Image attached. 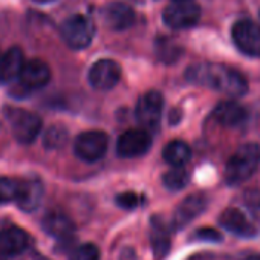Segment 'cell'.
I'll list each match as a JSON object with an SVG mask.
<instances>
[{
    "instance_id": "6da1fadb",
    "label": "cell",
    "mask_w": 260,
    "mask_h": 260,
    "mask_svg": "<svg viewBox=\"0 0 260 260\" xmlns=\"http://www.w3.org/2000/svg\"><path fill=\"white\" fill-rule=\"evenodd\" d=\"M185 78L193 84L210 87L230 96H242L248 90V81L240 72L219 63L193 64L187 69Z\"/></svg>"
},
{
    "instance_id": "7a4b0ae2",
    "label": "cell",
    "mask_w": 260,
    "mask_h": 260,
    "mask_svg": "<svg viewBox=\"0 0 260 260\" xmlns=\"http://www.w3.org/2000/svg\"><path fill=\"white\" fill-rule=\"evenodd\" d=\"M260 164V146L248 143L240 146L228 159L225 167V181L230 185H239L249 179Z\"/></svg>"
},
{
    "instance_id": "3957f363",
    "label": "cell",
    "mask_w": 260,
    "mask_h": 260,
    "mask_svg": "<svg viewBox=\"0 0 260 260\" xmlns=\"http://www.w3.org/2000/svg\"><path fill=\"white\" fill-rule=\"evenodd\" d=\"M93 36H95L93 22L83 14L71 16L61 25V37L66 42V45L72 49L87 48L92 43Z\"/></svg>"
},
{
    "instance_id": "277c9868",
    "label": "cell",
    "mask_w": 260,
    "mask_h": 260,
    "mask_svg": "<svg viewBox=\"0 0 260 260\" xmlns=\"http://www.w3.org/2000/svg\"><path fill=\"white\" fill-rule=\"evenodd\" d=\"M8 121L14 138L22 144H31L42 130V119L39 115L23 109H8Z\"/></svg>"
},
{
    "instance_id": "5b68a950",
    "label": "cell",
    "mask_w": 260,
    "mask_h": 260,
    "mask_svg": "<svg viewBox=\"0 0 260 260\" xmlns=\"http://www.w3.org/2000/svg\"><path fill=\"white\" fill-rule=\"evenodd\" d=\"M107 146H109V138L104 132L89 130V132H83L77 137L74 143V153L81 161L95 162L106 155Z\"/></svg>"
},
{
    "instance_id": "8992f818",
    "label": "cell",
    "mask_w": 260,
    "mask_h": 260,
    "mask_svg": "<svg viewBox=\"0 0 260 260\" xmlns=\"http://www.w3.org/2000/svg\"><path fill=\"white\" fill-rule=\"evenodd\" d=\"M201 19V8L191 0L173 2L164 10L162 20L172 29H187L194 26Z\"/></svg>"
},
{
    "instance_id": "52a82bcc",
    "label": "cell",
    "mask_w": 260,
    "mask_h": 260,
    "mask_svg": "<svg viewBox=\"0 0 260 260\" xmlns=\"http://www.w3.org/2000/svg\"><path fill=\"white\" fill-rule=\"evenodd\" d=\"M237 49L249 57H260V26L251 20H239L231 29Z\"/></svg>"
},
{
    "instance_id": "ba28073f",
    "label": "cell",
    "mask_w": 260,
    "mask_h": 260,
    "mask_svg": "<svg viewBox=\"0 0 260 260\" xmlns=\"http://www.w3.org/2000/svg\"><path fill=\"white\" fill-rule=\"evenodd\" d=\"M152 137L144 128H130L124 132L116 144V152L121 158H137L149 152Z\"/></svg>"
},
{
    "instance_id": "9c48e42d",
    "label": "cell",
    "mask_w": 260,
    "mask_h": 260,
    "mask_svg": "<svg viewBox=\"0 0 260 260\" xmlns=\"http://www.w3.org/2000/svg\"><path fill=\"white\" fill-rule=\"evenodd\" d=\"M121 78V68L116 61L103 58L92 64L89 69V83L93 89L110 90Z\"/></svg>"
},
{
    "instance_id": "30bf717a",
    "label": "cell",
    "mask_w": 260,
    "mask_h": 260,
    "mask_svg": "<svg viewBox=\"0 0 260 260\" xmlns=\"http://www.w3.org/2000/svg\"><path fill=\"white\" fill-rule=\"evenodd\" d=\"M164 100L158 90H149L144 93L137 104V118L146 128H155L162 115Z\"/></svg>"
},
{
    "instance_id": "8fae6325",
    "label": "cell",
    "mask_w": 260,
    "mask_h": 260,
    "mask_svg": "<svg viewBox=\"0 0 260 260\" xmlns=\"http://www.w3.org/2000/svg\"><path fill=\"white\" fill-rule=\"evenodd\" d=\"M101 17L104 25L112 29V31H124L128 29L135 23V11L132 10V7L124 4V2H110L107 4L103 11H101Z\"/></svg>"
},
{
    "instance_id": "7c38bea8",
    "label": "cell",
    "mask_w": 260,
    "mask_h": 260,
    "mask_svg": "<svg viewBox=\"0 0 260 260\" xmlns=\"http://www.w3.org/2000/svg\"><path fill=\"white\" fill-rule=\"evenodd\" d=\"M31 245V237L19 226L0 231V257H14L25 252Z\"/></svg>"
},
{
    "instance_id": "4fadbf2b",
    "label": "cell",
    "mask_w": 260,
    "mask_h": 260,
    "mask_svg": "<svg viewBox=\"0 0 260 260\" xmlns=\"http://www.w3.org/2000/svg\"><path fill=\"white\" fill-rule=\"evenodd\" d=\"M207 208V198L201 193L187 196L179 207L176 208L172 220V226L175 230H182L191 220H194L204 210Z\"/></svg>"
},
{
    "instance_id": "5bb4252c",
    "label": "cell",
    "mask_w": 260,
    "mask_h": 260,
    "mask_svg": "<svg viewBox=\"0 0 260 260\" xmlns=\"http://www.w3.org/2000/svg\"><path fill=\"white\" fill-rule=\"evenodd\" d=\"M49 80H51V69L42 60H31L25 63L19 75V81L22 87L28 90L42 89L49 83Z\"/></svg>"
},
{
    "instance_id": "9a60e30c",
    "label": "cell",
    "mask_w": 260,
    "mask_h": 260,
    "mask_svg": "<svg viewBox=\"0 0 260 260\" xmlns=\"http://www.w3.org/2000/svg\"><path fill=\"white\" fill-rule=\"evenodd\" d=\"M42 228L46 234L58 239V240H68L75 233V223L74 220L63 211L52 210L45 214L42 219Z\"/></svg>"
},
{
    "instance_id": "2e32d148",
    "label": "cell",
    "mask_w": 260,
    "mask_h": 260,
    "mask_svg": "<svg viewBox=\"0 0 260 260\" xmlns=\"http://www.w3.org/2000/svg\"><path fill=\"white\" fill-rule=\"evenodd\" d=\"M219 223L226 230L230 231L231 234L234 236H239V237H245V239H249V237H254L255 236V226L248 220V217L237 208H226L220 217H219Z\"/></svg>"
},
{
    "instance_id": "e0dca14e",
    "label": "cell",
    "mask_w": 260,
    "mask_h": 260,
    "mask_svg": "<svg viewBox=\"0 0 260 260\" xmlns=\"http://www.w3.org/2000/svg\"><path fill=\"white\" fill-rule=\"evenodd\" d=\"M43 194H45L43 184L39 179H28V181L19 182L16 202L23 211H34L42 204Z\"/></svg>"
},
{
    "instance_id": "ac0fdd59",
    "label": "cell",
    "mask_w": 260,
    "mask_h": 260,
    "mask_svg": "<svg viewBox=\"0 0 260 260\" xmlns=\"http://www.w3.org/2000/svg\"><path fill=\"white\" fill-rule=\"evenodd\" d=\"M25 64V57L20 48L8 49L0 58V83H11L19 78Z\"/></svg>"
},
{
    "instance_id": "d6986e66",
    "label": "cell",
    "mask_w": 260,
    "mask_h": 260,
    "mask_svg": "<svg viewBox=\"0 0 260 260\" xmlns=\"http://www.w3.org/2000/svg\"><path fill=\"white\" fill-rule=\"evenodd\" d=\"M214 118L228 127H234V125H240L245 122L248 113L246 109L243 106H240L239 103L233 101V100H226V101H220L214 112H213Z\"/></svg>"
},
{
    "instance_id": "ffe728a7",
    "label": "cell",
    "mask_w": 260,
    "mask_h": 260,
    "mask_svg": "<svg viewBox=\"0 0 260 260\" xmlns=\"http://www.w3.org/2000/svg\"><path fill=\"white\" fill-rule=\"evenodd\" d=\"M162 158L172 167H184L191 158V149L187 143L181 140H175L164 147Z\"/></svg>"
},
{
    "instance_id": "44dd1931",
    "label": "cell",
    "mask_w": 260,
    "mask_h": 260,
    "mask_svg": "<svg viewBox=\"0 0 260 260\" xmlns=\"http://www.w3.org/2000/svg\"><path fill=\"white\" fill-rule=\"evenodd\" d=\"M150 240H152V246H153V251H155V257L158 260L162 258L170 249V234H169V228L158 217L152 219Z\"/></svg>"
},
{
    "instance_id": "7402d4cb",
    "label": "cell",
    "mask_w": 260,
    "mask_h": 260,
    "mask_svg": "<svg viewBox=\"0 0 260 260\" xmlns=\"http://www.w3.org/2000/svg\"><path fill=\"white\" fill-rule=\"evenodd\" d=\"M190 181V175L185 169L182 167H173L172 170H169L164 176H162V184L166 188L172 190V191H178L182 190Z\"/></svg>"
},
{
    "instance_id": "603a6c76",
    "label": "cell",
    "mask_w": 260,
    "mask_h": 260,
    "mask_svg": "<svg viewBox=\"0 0 260 260\" xmlns=\"http://www.w3.org/2000/svg\"><path fill=\"white\" fill-rule=\"evenodd\" d=\"M68 137H69V134H68L66 127H63V125H52L46 132V135L43 138V143H45V146L48 149L55 150V149H60L61 146H64L68 143Z\"/></svg>"
},
{
    "instance_id": "cb8c5ba5",
    "label": "cell",
    "mask_w": 260,
    "mask_h": 260,
    "mask_svg": "<svg viewBox=\"0 0 260 260\" xmlns=\"http://www.w3.org/2000/svg\"><path fill=\"white\" fill-rule=\"evenodd\" d=\"M156 54L158 57L162 60V61H167V63H172L175 60H178V57L182 54L181 48L176 46L172 40H169L167 37H162L158 40L156 43Z\"/></svg>"
},
{
    "instance_id": "d4e9b609",
    "label": "cell",
    "mask_w": 260,
    "mask_h": 260,
    "mask_svg": "<svg viewBox=\"0 0 260 260\" xmlns=\"http://www.w3.org/2000/svg\"><path fill=\"white\" fill-rule=\"evenodd\" d=\"M17 191L19 181H14L11 178H0V205L16 201Z\"/></svg>"
},
{
    "instance_id": "484cf974",
    "label": "cell",
    "mask_w": 260,
    "mask_h": 260,
    "mask_svg": "<svg viewBox=\"0 0 260 260\" xmlns=\"http://www.w3.org/2000/svg\"><path fill=\"white\" fill-rule=\"evenodd\" d=\"M69 260H100V249L93 243H84L75 248Z\"/></svg>"
},
{
    "instance_id": "4316f807",
    "label": "cell",
    "mask_w": 260,
    "mask_h": 260,
    "mask_svg": "<svg viewBox=\"0 0 260 260\" xmlns=\"http://www.w3.org/2000/svg\"><path fill=\"white\" fill-rule=\"evenodd\" d=\"M116 205L124 208V210H135L137 207L141 205L143 202V196L134 193V191H125L116 196Z\"/></svg>"
},
{
    "instance_id": "83f0119b",
    "label": "cell",
    "mask_w": 260,
    "mask_h": 260,
    "mask_svg": "<svg viewBox=\"0 0 260 260\" xmlns=\"http://www.w3.org/2000/svg\"><path fill=\"white\" fill-rule=\"evenodd\" d=\"M194 237L199 240H207V242H220L222 240L220 233L216 231L214 228H201L196 231Z\"/></svg>"
},
{
    "instance_id": "f1b7e54d",
    "label": "cell",
    "mask_w": 260,
    "mask_h": 260,
    "mask_svg": "<svg viewBox=\"0 0 260 260\" xmlns=\"http://www.w3.org/2000/svg\"><path fill=\"white\" fill-rule=\"evenodd\" d=\"M245 260H260V254H251Z\"/></svg>"
},
{
    "instance_id": "f546056e",
    "label": "cell",
    "mask_w": 260,
    "mask_h": 260,
    "mask_svg": "<svg viewBox=\"0 0 260 260\" xmlns=\"http://www.w3.org/2000/svg\"><path fill=\"white\" fill-rule=\"evenodd\" d=\"M173 2H184V0H173Z\"/></svg>"
}]
</instances>
